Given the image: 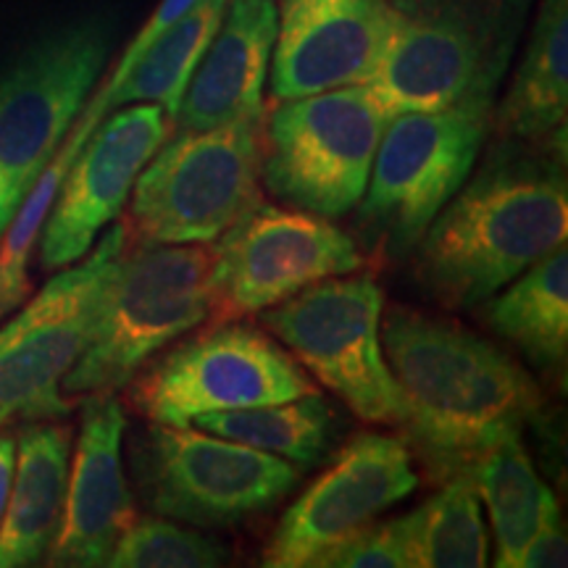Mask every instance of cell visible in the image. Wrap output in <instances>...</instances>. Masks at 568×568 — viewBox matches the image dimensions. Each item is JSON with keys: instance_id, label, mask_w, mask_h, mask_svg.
<instances>
[{"instance_id": "obj_4", "label": "cell", "mask_w": 568, "mask_h": 568, "mask_svg": "<svg viewBox=\"0 0 568 568\" xmlns=\"http://www.w3.org/2000/svg\"><path fill=\"white\" fill-rule=\"evenodd\" d=\"M514 24L485 0H387V24L364 82L389 116L495 98Z\"/></svg>"}, {"instance_id": "obj_2", "label": "cell", "mask_w": 568, "mask_h": 568, "mask_svg": "<svg viewBox=\"0 0 568 568\" xmlns=\"http://www.w3.org/2000/svg\"><path fill=\"white\" fill-rule=\"evenodd\" d=\"M566 151L506 145L464 182L418 243V280L439 303L471 308L566 245Z\"/></svg>"}, {"instance_id": "obj_30", "label": "cell", "mask_w": 568, "mask_h": 568, "mask_svg": "<svg viewBox=\"0 0 568 568\" xmlns=\"http://www.w3.org/2000/svg\"><path fill=\"white\" fill-rule=\"evenodd\" d=\"M13 468H17V445L11 437H0V521H3L6 503H9Z\"/></svg>"}, {"instance_id": "obj_23", "label": "cell", "mask_w": 568, "mask_h": 568, "mask_svg": "<svg viewBox=\"0 0 568 568\" xmlns=\"http://www.w3.org/2000/svg\"><path fill=\"white\" fill-rule=\"evenodd\" d=\"M487 303V301H485ZM487 324L545 368L564 366L568 351V251L566 245L518 274L506 293L489 297Z\"/></svg>"}, {"instance_id": "obj_19", "label": "cell", "mask_w": 568, "mask_h": 568, "mask_svg": "<svg viewBox=\"0 0 568 568\" xmlns=\"http://www.w3.org/2000/svg\"><path fill=\"white\" fill-rule=\"evenodd\" d=\"M69 453L67 426L32 422L21 432L9 503L0 521V568L34 566L51 548L67 503Z\"/></svg>"}, {"instance_id": "obj_20", "label": "cell", "mask_w": 568, "mask_h": 568, "mask_svg": "<svg viewBox=\"0 0 568 568\" xmlns=\"http://www.w3.org/2000/svg\"><path fill=\"white\" fill-rule=\"evenodd\" d=\"M568 113V0H542L514 82L493 109L503 140L539 142L566 134Z\"/></svg>"}, {"instance_id": "obj_29", "label": "cell", "mask_w": 568, "mask_h": 568, "mask_svg": "<svg viewBox=\"0 0 568 568\" xmlns=\"http://www.w3.org/2000/svg\"><path fill=\"white\" fill-rule=\"evenodd\" d=\"M552 566H566V531L564 524H560V516L537 531L535 539L527 545V550H524L521 560H518V568Z\"/></svg>"}, {"instance_id": "obj_11", "label": "cell", "mask_w": 568, "mask_h": 568, "mask_svg": "<svg viewBox=\"0 0 568 568\" xmlns=\"http://www.w3.org/2000/svg\"><path fill=\"white\" fill-rule=\"evenodd\" d=\"M311 393L314 382L268 332L232 318L163 355L132 382L130 403L153 424L190 426L211 410L268 406Z\"/></svg>"}, {"instance_id": "obj_10", "label": "cell", "mask_w": 568, "mask_h": 568, "mask_svg": "<svg viewBox=\"0 0 568 568\" xmlns=\"http://www.w3.org/2000/svg\"><path fill=\"white\" fill-rule=\"evenodd\" d=\"M130 243L113 224L88 261L53 276L30 305L0 329V424L51 422L71 410L63 376L90 343L109 280Z\"/></svg>"}, {"instance_id": "obj_5", "label": "cell", "mask_w": 568, "mask_h": 568, "mask_svg": "<svg viewBox=\"0 0 568 568\" xmlns=\"http://www.w3.org/2000/svg\"><path fill=\"white\" fill-rule=\"evenodd\" d=\"M493 103L495 98H468L389 119L358 203V224L387 253L416 251L437 213L464 187L493 126Z\"/></svg>"}, {"instance_id": "obj_1", "label": "cell", "mask_w": 568, "mask_h": 568, "mask_svg": "<svg viewBox=\"0 0 568 568\" xmlns=\"http://www.w3.org/2000/svg\"><path fill=\"white\" fill-rule=\"evenodd\" d=\"M379 339L408 445L437 479L466 477L489 447L521 435L542 410L535 379L460 324L393 308Z\"/></svg>"}, {"instance_id": "obj_14", "label": "cell", "mask_w": 568, "mask_h": 568, "mask_svg": "<svg viewBox=\"0 0 568 568\" xmlns=\"http://www.w3.org/2000/svg\"><path fill=\"white\" fill-rule=\"evenodd\" d=\"M159 103H130L98 122L71 161L40 232V266L67 268L124 209L134 182L172 130Z\"/></svg>"}, {"instance_id": "obj_6", "label": "cell", "mask_w": 568, "mask_h": 568, "mask_svg": "<svg viewBox=\"0 0 568 568\" xmlns=\"http://www.w3.org/2000/svg\"><path fill=\"white\" fill-rule=\"evenodd\" d=\"M389 119L366 84L287 98L268 119L261 180L297 211L345 216L366 193Z\"/></svg>"}, {"instance_id": "obj_12", "label": "cell", "mask_w": 568, "mask_h": 568, "mask_svg": "<svg viewBox=\"0 0 568 568\" xmlns=\"http://www.w3.org/2000/svg\"><path fill=\"white\" fill-rule=\"evenodd\" d=\"M140 493L159 516L193 527H232L268 510L297 481L290 460L190 426L153 424L134 445Z\"/></svg>"}, {"instance_id": "obj_28", "label": "cell", "mask_w": 568, "mask_h": 568, "mask_svg": "<svg viewBox=\"0 0 568 568\" xmlns=\"http://www.w3.org/2000/svg\"><path fill=\"white\" fill-rule=\"evenodd\" d=\"M408 552L400 521H372L335 548L324 550L311 568H406Z\"/></svg>"}, {"instance_id": "obj_31", "label": "cell", "mask_w": 568, "mask_h": 568, "mask_svg": "<svg viewBox=\"0 0 568 568\" xmlns=\"http://www.w3.org/2000/svg\"><path fill=\"white\" fill-rule=\"evenodd\" d=\"M13 219V209L9 205V195H6V182H3V174H0V234L6 232V226Z\"/></svg>"}, {"instance_id": "obj_21", "label": "cell", "mask_w": 568, "mask_h": 568, "mask_svg": "<svg viewBox=\"0 0 568 568\" xmlns=\"http://www.w3.org/2000/svg\"><path fill=\"white\" fill-rule=\"evenodd\" d=\"M224 9L226 0H197L193 9L169 24L122 74L109 77L84 109L103 119L109 111L130 103H159L166 116L176 122L184 90L222 24Z\"/></svg>"}, {"instance_id": "obj_3", "label": "cell", "mask_w": 568, "mask_h": 568, "mask_svg": "<svg viewBox=\"0 0 568 568\" xmlns=\"http://www.w3.org/2000/svg\"><path fill=\"white\" fill-rule=\"evenodd\" d=\"M213 245L126 243L113 268L90 343L61 389L98 395L130 385L138 368L211 316Z\"/></svg>"}, {"instance_id": "obj_18", "label": "cell", "mask_w": 568, "mask_h": 568, "mask_svg": "<svg viewBox=\"0 0 568 568\" xmlns=\"http://www.w3.org/2000/svg\"><path fill=\"white\" fill-rule=\"evenodd\" d=\"M276 42L274 0H226V9L184 90L176 130L261 124L264 82Z\"/></svg>"}, {"instance_id": "obj_15", "label": "cell", "mask_w": 568, "mask_h": 568, "mask_svg": "<svg viewBox=\"0 0 568 568\" xmlns=\"http://www.w3.org/2000/svg\"><path fill=\"white\" fill-rule=\"evenodd\" d=\"M416 485L410 450L403 439L358 435L284 510L264 550V566H311L324 550L368 527L395 503L406 500Z\"/></svg>"}, {"instance_id": "obj_22", "label": "cell", "mask_w": 568, "mask_h": 568, "mask_svg": "<svg viewBox=\"0 0 568 568\" xmlns=\"http://www.w3.org/2000/svg\"><path fill=\"white\" fill-rule=\"evenodd\" d=\"M466 479L487 506L497 545L495 566L518 568V560L537 531L560 516L556 495L537 477L521 435L489 447Z\"/></svg>"}, {"instance_id": "obj_27", "label": "cell", "mask_w": 568, "mask_h": 568, "mask_svg": "<svg viewBox=\"0 0 568 568\" xmlns=\"http://www.w3.org/2000/svg\"><path fill=\"white\" fill-rule=\"evenodd\" d=\"M224 545L169 521H134L113 545V568H213L226 564Z\"/></svg>"}, {"instance_id": "obj_17", "label": "cell", "mask_w": 568, "mask_h": 568, "mask_svg": "<svg viewBox=\"0 0 568 568\" xmlns=\"http://www.w3.org/2000/svg\"><path fill=\"white\" fill-rule=\"evenodd\" d=\"M124 432L126 416L113 393L90 395L61 527L51 542V566H105L119 537L138 521L122 466Z\"/></svg>"}, {"instance_id": "obj_16", "label": "cell", "mask_w": 568, "mask_h": 568, "mask_svg": "<svg viewBox=\"0 0 568 568\" xmlns=\"http://www.w3.org/2000/svg\"><path fill=\"white\" fill-rule=\"evenodd\" d=\"M387 24V0H280L272 53L276 101L364 84Z\"/></svg>"}, {"instance_id": "obj_24", "label": "cell", "mask_w": 568, "mask_h": 568, "mask_svg": "<svg viewBox=\"0 0 568 568\" xmlns=\"http://www.w3.org/2000/svg\"><path fill=\"white\" fill-rule=\"evenodd\" d=\"M190 424L297 466L322 464L332 439V414L318 393L268 406L211 410Z\"/></svg>"}, {"instance_id": "obj_8", "label": "cell", "mask_w": 568, "mask_h": 568, "mask_svg": "<svg viewBox=\"0 0 568 568\" xmlns=\"http://www.w3.org/2000/svg\"><path fill=\"white\" fill-rule=\"evenodd\" d=\"M261 203V124L176 132L132 187L140 243H213Z\"/></svg>"}, {"instance_id": "obj_7", "label": "cell", "mask_w": 568, "mask_h": 568, "mask_svg": "<svg viewBox=\"0 0 568 568\" xmlns=\"http://www.w3.org/2000/svg\"><path fill=\"white\" fill-rule=\"evenodd\" d=\"M111 40V19L88 13L42 32L0 71V174L13 213L82 113Z\"/></svg>"}, {"instance_id": "obj_13", "label": "cell", "mask_w": 568, "mask_h": 568, "mask_svg": "<svg viewBox=\"0 0 568 568\" xmlns=\"http://www.w3.org/2000/svg\"><path fill=\"white\" fill-rule=\"evenodd\" d=\"M358 245L326 219L258 203L213 245L211 318L232 322L287 301L308 284L353 274Z\"/></svg>"}, {"instance_id": "obj_25", "label": "cell", "mask_w": 568, "mask_h": 568, "mask_svg": "<svg viewBox=\"0 0 568 568\" xmlns=\"http://www.w3.org/2000/svg\"><path fill=\"white\" fill-rule=\"evenodd\" d=\"M414 568H481L489 537L481 521L479 495L466 477L447 479L435 497L397 518Z\"/></svg>"}, {"instance_id": "obj_9", "label": "cell", "mask_w": 568, "mask_h": 568, "mask_svg": "<svg viewBox=\"0 0 568 568\" xmlns=\"http://www.w3.org/2000/svg\"><path fill=\"white\" fill-rule=\"evenodd\" d=\"M382 314L385 293L372 274H339L264 308L261 324L355 416L400 426V389L382 353Z\"/></svg>"}, {"instance_id": "obj_26", "label": "cell", "mask_w": 568, "mask_h": 568, "mask_svg": "<svg viewBox=\"0 0 568 568\" xmlns=\"http://www.w3.org/2000/svg\"><path fill=\"white\" fill-rule=\"evenodd\" d=\"M98 122H101V116H95L88 109L82 111V116L71 126L67 140L61 142L51 163L42 169L38 182L32 184V190L19 203L17 213H13L9 222V232H6L3 243H0V322L13 314L30 295V258L34 245L40 243L42 224H45L48 211H51L71 161L80 153V148L90 138L92 130H95Z\"/></svg>"}]
</instances>
